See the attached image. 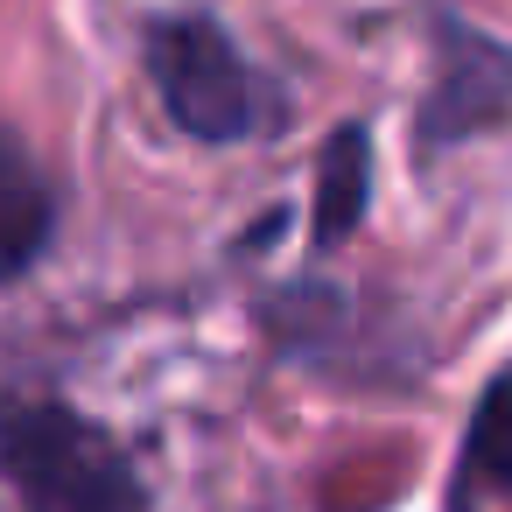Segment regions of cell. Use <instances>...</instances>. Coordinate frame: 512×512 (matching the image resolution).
I'll return each mask as SVG.
<instances>
[{"label":"cell","mask_w":512,"mask_h":512,"mask_svg":"<svg viewBox=\"0 0 512 512\" xmlns=\"http://www.w3.org/2000/svg\"><path fill=\"white\" fill-rule=\"evenodd\" d=\"M0 484L22 512H141V477L127 449L57 400L0 407Z\"/></svg>","instance_id":"cell-1"},{"label":"cell","mask_w":512,"mask_h":512,"mask_svg":"<svg viewBox=\"0 0 512 512\" xmlns=\"http://www.w3.org/2000/svg\"><path fill=\"white\" fill-rule=\"evenodd\" d=\"M148 71L169 106V120L197 141H239L253 127V78L232 50V36L204 15H176L148 36Z\"/></svg>","instance_id":"cell-2"},{"label":"cell","mask_w":512,"mask_h":512,"mask_svg":"<svg viewBox=\"0 0 512 512\" xmlns=\"http://www.w3.org/2000/svg\"><path fill=\"white\" fill-rule=\"evenodd\" d=\"M57 232V197L50 183L36 176V162L15 148V141H0V281H15L36 267V253L50 246Z\"/></svg>","instance_id":"cell-3"},{"label":"cell","mask_w":512,"mask_h":512,"mask_svg":"<svg viewBox=\"0 0 512 512\" xmlns=\"http://www.w3.org/2000/svg\"><path fill=\"white\" fill-rule=\"evenodd\" d=\"M365 211V127H344L323 155V190H316V239H344Z\"/></svg>","instance_id":"cell-4"},{"label":"cell","mask_w":512,"mask_h":512,"mask_svg":"<svg viewBox=\"0 0 512 512\" xmlns=\"http://www.w3.org/2000/svg\"><path fill=\"white\" fill-rule=\"evenodd\" d=\"M463 463L491 484H512V372L484 393V407L470 421V442H463Z\"/></svg>","instance_id":"cell-5"}]
</instances>
